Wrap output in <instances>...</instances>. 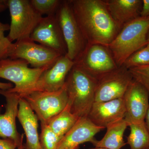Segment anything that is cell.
<instances>
[{
    "mask_svg": "<svg viewBox=\"0 0 149 149\" xmlns=\"http://www.w3.org/2000/svg\"><path fill=\"white\" fill-rule=\"evenodd\" d=\"M74 62L75 66L97 81L119 67L108 48L98 44H87Z\"/></svg>",
    "mask_w": 149,
    "mask_h": 149,
    "instance_id": "8992f818",
    "label": "cell"
},
{
    "mask_svg": "<svg viewBox=\"0 0 149 149\" xmlns=\"http://www.w3.org/2000/svg\"><path fill=\"white\" fill-rule=\"evenodd\" d=\"M41 124L49 120L66 107L68 99L66 85L54 92H32L23 97Z\"/></svg>",
    "mask_w": 149,
    "mask_h": 149,
    "instance_id": "52a82bcc",
    "label": "cell"
},
{
    "mask_svg": "<svg viewBox=\"0 0 149 149\" xmlns=\"http://www.w3.org/2000/svg\"><path fill=\"white\" fill-rule=\"evenodd\" d=\"M30 39L64 56L67 49L56 15L43 17L33 30Z\"/></svg>",
    "mask_w": 149,
    "mask_h": 149,
    "instance_id": "8fae6325",
    "label": "cell"
},
{
    "mask_svg": "<svg viewBox=\"0 0 149 149\" xmlns=\"http://www.w3.org/2000/svg\"><path fill=\"white\" fill-rule=\"evenodd\" d=\"M147 47H148V49H149V44H148V45H147Z\"/></svg>",
    "mask_w": 149,
    "mask_h": 149,
    "instance_id": "836d02e7",
    "label": "cell"
},
{
    "mask_svg": "<svg viewBox=\"0 0 149 149\" xmlns=\"http://www.w3.org/2000/svg\"><path fill=\"white\" fill-rule=\"evenodd\" d=\"M148 65H149V49L146 46L131 55L123 65L129 69Z\"/></svg>",
    "mask_w": 149,
    "mask_h": 149,
    "instance_id": "cb8c5ba5",
    "label": "cell"
},
{
    "mask_svg": "<svg viewBox=\"0 0 149 149\" xmlns=\"http://www.w3.org/2000/svg\"><path fill=\"white\" fill-rule=\"evenodd\" d=\"M0 149H24V148H18L14 142L9 139H0Z\"/></svg>",
    "mask_w": 149,
    "mask_h": 149,
    "instance_id": "4316f807",
    "label": "cell"
},
{
    "mask_svg": "<svg viewBox=\"0 0 149 149\" xmlns=\"http://www.w3.org/2000/svg\"><path fill=\"white\" fill-rule=\"evenodd\" d=\"M88 149H107L106 148H97V147H95V148H90Z\"/></svg>",
    "mask_w": 149,
    "mask_h": 149,
    "instance_id": "1f68e13d",
    "label": "cell"
},
{
    "mask_svg": "<svg viewBox=\"0 0 149 149\" xmlns=\"http://www.w3.org/2000/svg\"><path fill=\"white\" fill-rule=\"evenodd\" d=\"M8 8L7 0H0V13L2 12Z\"/></svg>",
    "mask_w": 149,
    "mask_h": 149,
    "instance_id": "f546056e",
    "label": "cell"
},
{
    "mask_svg": "<svg viewBox=\"0 0 149 149\" xmlns=\"http://www.w3.org/2000/svg\"><path fill=\"white\" fill-rule=\"evenodd\" d=\"M11 17L9 33L11 42L30 39L42 15L33 8L29 0H7Z\"/></svg>",
    "mask_w": 149,
    "mask_h": 149,
    "instance_id": "5b68a950",
    "label": "cell"
},
{
    "mask_svg": "<svg viewBox=\"0 0 149 149\" xmlns=\"http://www.w3.org/2000/svg\"><path fill=\"white\" fill-rule=\"evenodd\" d=\"M123 98L125 108L124 119L128 124L145 121L149 108V94L147 89L133 79Z\"/></svg>",
    "mask_w": 149,
    "mask_h": 149,
    "instance_id": "7c38bea8",
    "label": "cell"
},
{
    "mask_svg": "<svg viewBox=\"0 0 149 149\" xmlns=\"http://www.w3.org/2000/svg\"><path fill=\"white\" fill-rule=\"evenodd\" d=\"M13 88V85L11 83L0 82V89L1 90H8Z\"/></svg>",
    "mask_w": 149,
    "mask_h": 149,
    "instance_id": "f1b7e54d",
    "label": "cell"
},
{
    "mask_svg": "<svg viewBox=\"0 0 149 149\" xmlns=\"http://www.w3.org/2000/svg\"><path fill=\"white\" fill-rule=\"evenodd\" d=\"M10 29V25L0 21V60L8 58L13 44L5 36V32Z\"/></svg>",
    "mask_w": 149,
    "mask_h": 149,
    "instance_id": "d4e9b609",
    "label": "cell"
},
{
    "mask_svg": "<svg viewBox=\"0 0 149 149\" xmlns=\"http://www.w3.org/2000/svg\"><path fill=\"white\" fill-rule=\"evenodd\" d=\"M62 139L56 134L47 124H41L40 140L42 149H57Z\"/></svg>",
    "mask_w": 149,
    "mask_h": 149,
    "instance_id": "7402d4cb",
    "label": "cell"
},
{
    "mask_svg": "<svg viewBox=\"0 0 149 149\" xmlns=\"http://www.w3.org/2000/svg\"><path fill=\"white\" fill-rule=\"evenodd\" d=\"M147 40H148V44L149 43V30L148 32V37H147Z\"/></svg>",
    "mask_w": 149,
    "mask_h": 149,
    "instance_id": "d6a6232c",
    "label": "cell"
},
{
    "mask_svg": "<svg viewBox=\"0 0 149 149\" xmlns=\"http://www.w3.org/2000/svg\"><path fill=\"white\" fill-rule=\"evenodd\" d=\"M17 117L26 135V143L24 145V149H42L38 133L39 120L23 98L19 100Z\"/></svg>",
    "mask_w": 149,
    "mask_h": 149,
    "instance_id": "e0dca14e",
    "label": "cell"
},
{
    "mask_svg": "<svg viewBox=\"0 0 149 149\" xmlns=\"http://www.w3.org/2000/svg\"><path fill=\"white\" fill-rule=\"evenodd\" d=\"M149 149V148H148V149Z\"/></svg>",
    "mask_w": 149,
    "mask_h": 149,
    "instance_id": "e575fe53",
    "label": "cell"
},
{
    "mask_svg": "<svg viewBox=\"0 0 149 149\" xmlns=\"http://www.w3.org/2000/svg\"><path fill=\"white\" fill-rule=\"evenodd\" d=\"M61 56L57 52L36 44L29 39L13 43L8 58L24 60L33 68H38L52 66Z\"/></svg>",
    "mask_w": 149,
    "mask_h": 149,
    "instance_id": "9c48e42d",
    "label": "cell"
},
{
    "mask_svg": "<svg viewBox=\"0 0 149 149\" xmlns=\"http://www.w3.org/2000/svg\"><path fill=\"white\" fill-rule=\"evenodd\" d=\"M79 118L71 112L68 103L66 107L49 120L47 125L58 136L63 138L77 122Z\"/></svg>",
    "mask_w": 149,
    "mask_h": 149,
    "instance_id": "ffe728a7",
    "label": "cell"
},
{
    "mask_svg": "<svg viewBox=\"0 0 149 149\" xmlns=\"http://www.w3.org/2000/svg\"><path fill=\"white\" fill-rule=\"evenodd\" d=\"M33 8L41 15H55L61 4L60 0H30Z\"/></svg>",
    "mask_w": 149,
    "mask_h": 149,
    "instance_id": "603a6c76",
    "label": "cell"
},
{
    "mask_svg": "<svg viewBox=\"0 0 149 149\" xmlns=\"http://www.w3.org/2000/svg\"><path fill=\"white\" fill-rule=\"evenodd\" d=\"M129 70L133 79L147 89L149 94V65L136 67Z\"/></svg>",
    "mask_w": 149,
    "mask_h": 149,
    "instance_id": "484cf974",
    "label": "cell"
},
{
    "mask_svg": "<svg viewBox=\"0 0 149 149\" xmlns=\"http://www.w3.org/2000/svg\"><path fill=\"white\" fill-rule=\"evenodd\" d=\"M104 129L95 125L88 117L79 118L62 139L57 149H78L81 144L92 143L96 134Z\"/></svg>",
    "mask_w": 149,
    "mask_h": 149,
    "instance_id": "2e32d148",
    "label": "cell"
},
{
    "mask_svg": "<svg viewBox=\"0 0 149 149\" xmlns=\"http://www.w3.org/2000/svg\"><path fill=\"white\" fill-rule=\"evenodd\" d=\"M55 15L66 45V55L74 61L84 50L87 42L74 16L70 1H62Z\"/></svg>",
    "mask_w": 149,
    "mask_h": 149,
    "instance_id": "ba28073f",
    "label": "cell"
},
{
    "mask_svg": "<svg viewBox=\"0 0 149 149\" xmlns=\"http://www.w3.org/2000/svg\"><path fill=\"white\" fill-rule=\"evenodd\" d=\"M130 129L127 143L130 149H147L149 148V133L145 121L128 124Z\"/></svg>",
    "mask_w": 149,
    "mask_h": 149,
    "instance_id": "44dd1931",
    "label": "cell"
},
{
    "mask_svg": "<svg viewBox=\"0 0 149 149\" xmlns=\"http://www.w3.org/2000/svg\"><path fill=\"white\" fill-rule=\"evenodd\" d=\"M0 94L4 96L6 101L4 113H1L0 109V137L11 140L18 148H24V135H20L17 132L16 125L19 104L21 97L18 94L7 90L0 89Z\"/></svg>",
    "mask_w": 149,
    "mask_h": 149,
    "instance_id": "5bb4252c",
    "label": "cell"
},
{
    "mask_svg": "<svg viewBox=\"0 0 149 149\" xmlns=\"http://www.w3.org/2000/svg\"><path fill=\"white\" fill-rule=\"evenodd\" d=\"M70 1L87 44H98L107 47L120 29L113 19L106 1Z\"/></svg>",
    "mask_w": 149,
    "mask_h": 149,
    "instance_id": "6da1fadb",
    "label": "cell"
},
{
    "mask_svg": "<svg viewBox=\"0 0 149 149\" xmlns=\"http://www.w3.org/2000/svg\"><path fill=\"white\" fill-rule=\"evenodd\" d=\"M97 81L74 65L65 81L68 104L71 112L78 118L88 117L95 102Z\"/></svg>",
    "mask_w": 149,
    "mask_h": 149,
    "instance_id": "3957f363",
    "label": "cell"
},
{
    "mask_svg": "<svg viewBox=\"0 0 149 149\" xmlns=\"http://www.w3.org/2000/svg\"><path fill=\"white\" fill-rule=\"evenodd\" d=\"M145 121L149 133V108L148 109V111H147L146 115Z\"/></svg>",
    "mask_w": 149,
    "mask_h": 149,
    "instance_id": "4dcf8cb0",
    "label": "cell"
},
{
    "mask_svg": "<svg viewBox=\"0 0 149 149\" xmlns=\"http://www.w3.org/2000/svg\"><path fill=\"white\" fill-rule=\"evenodd\" d=\"M125 115L123 98L93 103L88 118L95 125L106 128L108 125L124 119Z\"/></svg>",
    "mask_w": 149,
    "mask_h": 149,
    "instance_id": "9a60e30c",
    "label": "cell"
},
{
    "mask_svg": "<svg viewBox=\"0 0 149 149\" xmlns=\"http://www.w3.org/2000/svg\"><path fill=\"white\" fill-rule=\"evenodd\" d=\"M133 80L129 70L123 65L97 80L95 102L108 101L122 98Z\"/></svg>",
    "mask_w": 149,
    "mask_h": 149,
    "instance_id": "30bf717a",
    "label": "cell"
},
{
    "mask_svg": "<svg viewBox=\"0 0 149 149\" xmlns=\"http://www.w3.org/2000/svg\"><path fill=\"white\" fill-rule=\"evenodd\" d=\"M28 65L22 59L0 60V78L9 80L15 85L7 91L16 93L21 98L35 86L43 72L51 67L30 68Z\"/></svg>",
    "mask_w": 149,
    "mask_h": 149,
    "instance_id": "277c9868",
    "label": "cell"
},
{
    "mask_svg": "<svg viewBox=\"0 0 149 149\" xmlns=\"http://www.w3.org/2000/svg\"><path fill=\"white\" fill-rule=\"evenodd\" d=\"M74 65V62L66 55L61 56L52 66L43 72L35 86L23 97L32 92H54L61 89Z\"/></svg>",
    "mask_w": 149,
    "mask_h": 149,
    "instance_id": "4fadbf2b",
    "label": "cell"
},
{
    "mask_svg": "<svg viewBox=\"0 0 149 149\" xmlns=\"http://www.w3.org/2000/svg\"><path fill=\"white\" fill-rule=\"evenodd\" d=\"M149 17L131 20L123 27L107 47L118 67L136 52L148 44Z\"/></svg>",
    "mask_w": 149,
    "mask_h": 149,
    "instance_id": "7a4b0ae2",
    "label": "cell"
},
{
    "mask_svg": "<svg viewBox=\"0 0 149 149\" xmlns=\"http://www.w3.org/2000/svg\"><path fill=\"white\" fill-rule=\"evenodd\" d=\"M128 126L124 118L112 123L107 127L106 133L101 140L97 141L95 139L91 143L97 148L120 149L126 144L123 140V135Z\"/></svg>",
    "mask_w": 149,
    "mask_h": 149,
    "instance_id": "d6986e66",
    "label": "cell"
},
{
    "mask_svg": "<svg viewBox=\"0 0 149 149\" xmlns=\"http://www.w3.org/2000/svg\"><path fill=\"white\" fill-rule=\"evenodd\" d=\"M111 15L120 29L128 22L141 16L142 0H107Z\"/></svg>",
    "mask_w": 149,
    "mask_h": 149,
    "instance_id": "ac0fdd59",
    "label": "cell"
},
{
    "mask_svg": "<svg viewBox=\"0 0 149 149\" xmlns=\"http://www.w3.org/2000/svg\"><path fill=\"white\" fill-rule=\"evenodd\" d=\"M141 16L142 17H149V0H143Z\"/></svg>",
    "mask_w": 149,
    "mask_h": 149,
    "instance_id": "83f0119b",
    "label": "cell"
}]
</instances>
